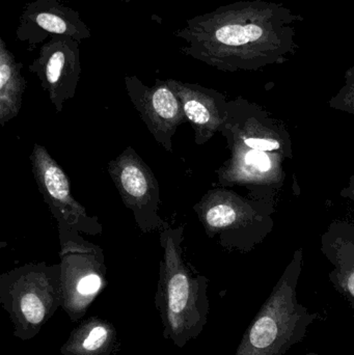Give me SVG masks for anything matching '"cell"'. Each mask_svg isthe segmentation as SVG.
Here are the masks:
<instances>
[{"label":"cell","mask_w":354,"mask_h":355,"mask_svg":"<svg viewBox=\"0 0 354 355\" xmlns=\"http://www.w3.org/2000/svg\"><path fill=\"white\" fill-rule=\"evenodd\" d=\"M175 37L184 41L180 51L188 58L218 70L251 69L258 60V48L269 41L267 27L258 22L253 4L222 6L186 21Z\"/></svg>","instance_id":"obj_1"},{"label":"cell","mask_w":354,"mask_h":355,"mask_svg":"<svg viewBox=\"0 0 354 355\" xmlns=\"http://www.w3.org/2000/svg\"><path fill=\"white\" fill-rule=\"evenodd\" d=\"M160 262L155 304L163 323L164 338L179 348L197 339L208 322L207 277L185 259L184 227L168 225L159 234Z\"/></svg>","instance_id":"obj_2"},{"label":"cell","mask_w":354,"mask_h":355,"mask_svg":"<svg viewBox=\"0 0 354 355\" xmlns=\"http://www.w3.org/2000/svg\"><path fill=\"white\" fill-rule=\"evenodd\" d=\"M301 265L303 252L299 250L247 327L235 355H283L303 341L319 314L297 300Z\"/></svg>","instance_id":"obj_3"},{"label":"cell","mask_w":354,"mask_h":355,"mask_svg":"<svg viewBox=\"0 0 354 355\" xmlns=\"http://www.w3.org/2000/svg\"><path fill=\"white\" fill-rule=\"evenodd\" d=\"M0 304L14 325L15 337L33 339L62 308L60 265L29 263L3 273Z\"/></svg>","instance_id":"obj_4"},{"label":"cell","mask_w":354,"mask_h":355,"mask_svg":"<svg viewBox=\"0 0 354 355\" xmlns=\"http://www.w3.org/2000/svg\"><path fill=\"white\" fill-rule=\"evenodd\" d=\"M261 202L247 200L224 187L213 188L193 207L205 233L227 250L249 252L258 242V227L272 219L269 210L258 209ZM263 229V227H262Z\"/></svg>","instance_id":"obj_5"},{"label":"cell","mask_w":354,"mask_h":355,"mask_svg":"<svg viewBox=\"0 0 354 355\" xmlns=\"http://www.w3.org/2000/svg\"><path fill=\"white\" fill-rule=\"evenodd\" d=\"M79 234L58 227L62 308L73 322L82 319L105 287L107 273L101 248Z\"/></svg>","instance_id":"obj_6"},{"label":"cell","mask_w":354,"mask_h":355,"mask_svg":"<svg viewBox=\"0 0 354 355\" xmlns=\"http://www.w3.org/2000/svg\"><path fill=\"white\" fill-rule=\"evenodd\" d=\"M107 172L143 233L161 232L170 225L159 214V183L153 171L132 147L126 148L112 159Z\"/></svg>","instance_id":"obj_7"},{"label":"cell","mask_w":354,"mask_h":355,"mask_svg":"<svg viewBox=\"0 0 354 355\" xmlns=\"http://www.w3.org/2000/svg\"><path fill=\"white\" fill-rule=\"evenodd\" d=\"M30 164L37 189L58 227L89 236L102 234L99 218L87 214V209L75 200L68 176L44 146H33Z\"/></svg>","instance_id":"obj_8"},{"label":"cell","mask_w":354,"mask_h":355,"mask_svg":"<svg viewBox=\"0 0 354 355\" xmlns=\"http://www.w3.org/2000/svg\"><path fill=\"white\" fill-rule=\"evenodd\" d=\"M125 87L133 106L156 141L172 152V137L183 123H187L180 99L168 81L156 79L152 87L137 76H125Z\"/></svg>","instance_id":"obj_9"},{"label":"cell","mask_w":354,"mask_h":355,"mask_svg":"<svg viewBox=\"0 0 354 355\" xmlns=\"http://www.w3.org/2000/svg\"><path fill=\"white\" fill-rule=\"evenodd\" d=\"M79 43L71 37L54 35L42 45L39 55L28 67L57 112L76 94L81 74Z\"/></svg>","instance_id":"obj_10"},{"label":"cell","mask_w":354,"mask_h":355,"mask_svg":"<svg viewBox=\"0 0 354 355\" xmlns=\"http://www.w3.org/2000/svg\"><path fill=\"white\" fill-rule=\"evenodd\" d=\"M54 35L82 42L91 37V31L81 20L77 10L64 6L58 0L28 2L19 18L17 40L26 43L27 49L33 51L37 45Z\"/></svg>","instance_id":"obj_11"},{"label":"cell","mask_w":354,"mask_h":355,"mask_svg":"<svg viewBox=\"0 0 354 355\" xmlns=\"http://www.w3.org/2000/svg\"><path fill=\"white\" fill-rule=\"evenodd\" d=\"M263 114L257 106L241 98L228 102V114L220 132L228 146L287 154L288 135L272 119L262 118Z\"/></svg>","instance_id":"obj_12"},{"label":"cell","mask_w":354,"mask_h":355,"mask_svg":"<svg viewBox=\"0 0 354 355\" xmlns=\"http://www.w3.org/2000/svg\"><path fill=\"white\" fill-rule=\"evenodd\" d=\"M166 81L180 99L197 146L205 145L216 133L222 132L228 114V101L224 94L197 83L172 78Z\"/></svg>","instance_id":"obj_13"},{"label":"cell","mask_w":354,"mask_h":355,"mask_svg":"<svg viewBox=\"0 0 354 355\" xmlns=\"http://www.w3.org/2000/svg\"><path fill=\"white\" fill-rule=\"evenodd\" d=\"M231 156L222 168H218V184L222 187L251 184H278V170H282L278 160L270 153L274 152L258 151L239 146H228Z\"/></svg>","instance_id":"obj_14"},{"label":"cell","mask_w":354,"mask_h":355,"mask_svg":"<svg viewBox=\"0 0 354 355\" xmlns=\"http://www.w3.org/2000/svg\"><path fill=\"white\" fill-rule=\"evenodd\" d=\"M321 250L334 266L330 282L354 311V225L333 223L322 236Z\"/></svg>","instance_id":"obj_15"},{"label":"cell","mask_w":354,"mask_h":355,"mask_svg":"<svg viewBox=\"0 0 354 355\" xmlns=\"http://www.w3.org/2000/svg\"><path fill=\"white\" fill-rule=\"evenodd\" d=\"M118 334L109 321L89 317L82 321L62 346V355H110L116 349Z\"/></svg>","instance_id":"obj_16"},{"label":"cell","mask_w":354,"mask_h":355,"mask_svg":"<svg viewBox=\"0 0 354 355\" xmlns=\"http://www.w3.org/2000/svg\"><path fill=\"white\" fill-rule=\"evenodd\" d=\"M23 64L17 62L6 42L0 37V126L14 120L22 106L26 79L21 74Z\"/></svg>","instance_id":"obj_17"},{"label":"cell","mask_w":354,"mask_h":355,"mask_svg":"<svg viewBox=\"0 0 354 355\" xmlns=\"http://www.w3.org/2000/svg\"><path fill=\"white\" fill-rule=\"evenodd\" d=\"M343 196L351 198L354 202V176L351 177V183H349L348 188L342 192Z\"/></svg>","instance_id":"obj_18"},{"label":"cell","mask_w":354,"mask_h":355,"mask_svg":"<svg viewBox=\"0 0 354 355\" xmlns=\"http://www.w3.org/2000/svg\"><path fill=\"white\" fill-rule=\"evenodd\" d=\"M349 94L351 95H346V100H344V102H346V107L344 108L354 114V89Z\"/></svg>","instance_id":"obj_19"},{"label":"cell","mask_w":354,"mask_h":355,"mask_svg":"<svg viewBox=\"0 0 354 355\" xmlns=\"http://www.w3.org/2000/svg\"><path fill=\"white\" fill-rule=\"evenodd\" d=\"M120 1L130 2L132 1V0H120Z\"/></svg>","instance_id":"obj_20"},{"label":"cell","mask_w":354,"mask_h":355,"mask_svg":"<svg viewBox=\"0 0 354 355\" xmlns=\"http://www.w3.org/2000/svg\"><path fill=\"white\" fill-rule=\"evenodd\" d=\"M307 355H320V354H307Z\"/></svg>","instance_id":"obj_21"},{"label":"cell","mask_w":354,"mask_h":355,"mask_svg":"<svg viewBox=\"0 0 354 355\" xmlns=\"http://www.w3.org/2000/svg\"><path fill=\"white\" fill-rule=\"evenodd\" d=\"M58 1H67V0H58Z\"/></svg>","instance_id":"obj_22"},{"label":"cell","mask_w":354,"mask_h":355,"mask_svg":"<svg viewBox=\"0 0 354 355\" xmlns=\"http://www.w3.org/2000/svg\"><path fill=\"white\" fill-rule=\"evenodd\" d=\"M110 355H112V354H110Z\"/></svg>","instance_id":"obj_23"}]
</instances>
